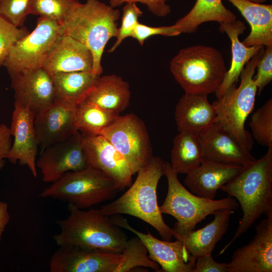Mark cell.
I'll return each instance as SVG.
<instances>
[{
	"mask_svg": "<svg viewBox=\"0 0 272 272\" xmlns=\"http://www.w3.org/2000/svg\"><path fill=\"white\" fill-rule=\"evenodd\" d=\"M10 220L8 211V205L4 201L0 200V242L3 234Z\"/></svg>",
	"mask_w": 272,
	"mask_h": 272,
	"instance_id": "42",
	"label": "cell"
},
{
	"mask_svg": "<svg viewBox=\"0 0 272 272\" xmlns=\"http://www.w3.org/2000/svg\"><path fill=\"white\" fill-rule=\"evenodd\" d=\"M247 1H250L254 3H256L262 4L263 3L266 2L267 0H247Z\"/></svg>",
	"mask_w": 272,
	"mask_h": 272,
	"instance_id": "43",
	"label": "cell"
},
{
	"mask_svg": "<svg viewBox=\"0 0 272 272\" xmlns=\"http://www.w3.org/2000/svg\"><path fill=\"white\" fill-rule=\"evenodd\" d=\"M249 125L251 135L259 144L272 147V99H269L252 115Z\"/></svg>",
	"mask_w": 272,
	"mask_h": 272,
	"instance_id": "33",
	"label": "cell"
},
{
	"mask_svg": "<svg viewBox=\"0 0 272 272\" xmlns=\"http://www.w3.org/2000/svg\"><path fill=\"white\" fill-rule=\"evenodd\" d=\"M100 76L92 71L55 74L51 77L56 98L78 105L86 99Z\"/></svg>",
	"mask_w": 272,
	"mask_h": 272,
	"instance_id": "28",
	"label": "cell"
},
{
	"mask_svg": "<svg viewBox=\"0 0 272 272\" xmlns=\"http://www.w3.org/2000/svg\"><path fill=\"white\" fill-rule=\"evenodd\" d=\"M173 142L170 163L172 169L177 174L190 173L203 160L199 135L191 132L180 131Z\"/></svg>",
	"mask_w": 272,
	"mask_h": 272,
	"instance_id": "29",
	"label": "cell"
},
{
	"mask_svg": "<svg viewBox=\"0 0 272 272\" xmlns=\"http://www.w3.org/2000/svg\"><path fill=\"white\" fill-rule=\"evenodd\" d=\"M220 189L238 201L243 216L233 237L219 255L225 252L260 217L272 215V147Z\"/></svg>",
	"mask_w": 272,
	"mask_h": 272,
	"instance_id": "1",
	"label": "cell"
},
{
	"mask_svg": "<svg viewBox=\"0 0 272 272\" xmlns=\"http://www.w3.org/2000/svg\"><path fill=\"white\" fill-rule=\"evenodd\" d=\"M234 211L222 210L214 214V219L205 227L192 230L183 236L181 241L196 259L200 255L212 252L227 231L231 215Z\"/></svg>",
	"mask_w": 272,
	"mask_h": 272,
	"instance_id": "25",
	"label": "cell"
},
{
	"mask_svg": "<svg viewBox=\"0 0 272 272\" xmlns=\"http://www.w3.org/2000/svg\"><path fill=\"white\" fill-rule=\"evenodd\" d=\"M119 115L84 100L77 106L78 130L85 136L101 135Z\"/></svg>",
	"mask_w": 272,
	"mask_h": 272,
	"instance_id": "30",
	"label": "cell"
},
{
	"mask_svg": "<svg viewBox=\"0 0 272 272\" xmlns=\"http://www.w3.org/2000/svg\"><path fill=\"white\" fill-rule=\"evenodd\" d=\"M30 0H0V16L17 27L23 26L29 15Z\"/></svg>",
	"mask_w": 272,
	"mask_h": 272,
	"instance_id": "36",
	"label": "cell"
},
{
	"mask_svg": "<svg viewBox=\"0 0 272 272\" xmlns=\"http://www.w3.org/2000/svg\"><path fill=\"white\" fill-rule=\"evenodd\" d=\"M165 161L152 156L149 163L138 172L134 182L120 196L101 207L99 211L106 216L129 215L154 227L163 240L171 241L177 236L163 220L157 199V187L164 175Z\"/></svg>",
	"mask_w": 272,
	"mask_h": 272,
	"instance_id": "2",
	"label": "cell"
},
{
	"mask_svg": "<svg viewBox=\"0 0 272 272\" xmlns=\"http://www.w3.org/2000/svg\"><path fill=\"white\" fill-rule=\"evenodd\" d=\"M86 159L90 165L113 180L120 190L131 184L132 171L123 156L102 135H83Z\"/></svg>",
	"mask_w": 272,
	"mask_h": 272,
	"instance_id": "18",
	"label": "cell"
},
{
	"mask_svg": "<svg viewBox=\"0 0 272 272\" xmlns=\"http://www.w3.org/2000/svg\"><path fill=\"white\" fill-rule=\"evenodd\" d=\"M244 167L203 160L184 180L190 192L199 196L214 199L219 189L239 174Z\"/></svg>",
	"mask_w": 272,
	"mask_h": 272,
	"instance_id": "21",
	"label": "cell"
},
{
	"mask_svg": "<svg viewBox=\"0 0 272 272\" xmlns=\"http://www.w3.org/2000/svg\"><path fill=\"white\" fill-rule=\"evenodd\" d=\"M169 68L185 93L206 95L218 91L227 71L221 52L203 45L181 49Z\"/></svg>",
	"mask_w": 272,
	"mask_h": 272,
	"instance_id": "5",
	"label": "cell"
},
{
	"mask_svg": "<svg viewBox=\"0 0 272 272\" xmlns=\"http://www.w3.org/2000/svg\"><path fill=\"white\" fill-rule=\"evenodd\" d=\"M256 233L247 244L234 252L227 272L272 271V215L256 227Z\"/></svg>",
	"mask_w": 272,
	"mask_h": 272,
	"instance_id": "15",
	"label": "cell"
},
{
	"mask_svg": "<svg viewBox=\"0 0 272 272\" xmlns=\"http://www.w3.org/2000/svg\"><path fill=\"white\" fill-rule=\"evenodd\" d=\"M180 34V33L174 25L152 27L139 22L132 32L131 37L137 40L141 45H143L146 40L153 36H175Z\"/></svg>",
	"mask_w": 272,
	"mask_h": 272,
	"instance_id": "38",
	"label": "cell"
},
{
	"mask_svg": "<svg viewBox=\"0 0 272 272\" xmlns=\"http://www.w3.org/2000/svg\"><path fill=\"white\" fill-rule=\"evenodd\" d=\"M69 214L56 221L60 232L53 238L58 246L121 253L127 239L108 216L99 209L68 205Z\"/></svg>",
	"mask_w": 272,
	"mask_h": 272,
	"instance_id": "3",
	"label": "cell"
},
{
	"mask_svg": "<svg viewBox=\"0 0 272 272\" xmlns=\"http://www.w3.org/2000/svg\"><path fill=\"white\" fill-rule=\"evenodd\" d=\"M59 34L60 25L56 22L39 17L34 30L12 46L3 63L10 77L41 67L47 51Z\"/></svg>",
	"mask_w": 272,
	"mask_h": 272,
	"instance_id": "10",
	"label": "cell"
},
{
	"mask_svg": "<svg viewBox=\"0 0 272 272\" xmlns=\"http://www.w3.org/2000/svg\"><path fill=\"white\" fill-rule=\"evenodd\" d=\"M249 24L251 31L242 43L246 46H272V5L247 0H228Z\"/></svg>",
	"mask_w": 272,
	"mask_h": 272,
	"instance_id": "24",
	"label": "cell"
},
{
	"mask_svg": "<svg viewBox=\"0 0 272 272\" xmlns=\"http://www.w3.org/2000/svg\"><path fill=\"white\" fill-rule=\"evenodd\" d=\"M111 219L115 226L131 232L140 239L148 250L149 258L161 267L159 271L193 272L196 259L181 240H160L149 231L144 233L135 229L125 219L116 216Z\"/></svg>",
	"mask_w": 272,
	"mask_h": 272,
	"instance_id": "12",
	"label": "cell"
},
{
	"mask_svg": "<svg viewBox=\"0 0 272 272\" xmlns=\"http://www.w3.org/2000/svg\"><path fill=\"white\" fill-rule=\"evenodd\" d=\"M256 68L257 74L253 77V80L257 87V93L260 95L265 86L272 80V46H266Z\"/></svg>",
	"mask_w": 272,
	"mask_h": 272,
	"instance_id": "37",
	"label": "cell"
},
{
	"mask_svg": "<svg viewBox=\"0 0 272 272\" xmlns=\"http://www.w3.org/2000/svg\"><path fill=\"white\" fill-rule=\"evenodd\" d=\"M123 156L133 175L152 157V148L144 121L133 113L120 115L101 134Z\"/></svg>",
	"mask_w": 272,
	"mask_h": 272,
	"instance_id": "9",
	"label": "cell"
},
{
	"mask_svg": "<svg viewBox=\"0 0 272 272\" xmlns=\"http://www.w3.org/2000/svg\"><path fill=\"white\" fill-rule=\"evenodd\" d=\"M11 78L14 103L35 114L47 107L56 99L52 77L41 67L22 72Z\"/></svg>",
	"mask_w": 272,
	"mask_h": 272,
	"instance_id": "17",
	"label": "cell"
},
{
	"mask_svg": "<svg viewBox=\"0 0 272 272\" xmlns=\"http://www.w3.org/2000/svg\"><path fill=\"white\" fill-rule=\"evenodd\" d=\"M118 9L99 0L80 3L60 25V34L67 35L85 45L93 57V72L101 75V59L105 47L118 34Z\"/></svg>",
	"mask_w": 272,
	"mask_h": 272,
	"instance_id": "4",
	"label": "cell"
},
{
	"mask_svg": "<svg viewBox=\"0 0 272 272\" xmlns=\"http://www.w3.org/2000/svg\"><path fill=\"white\" fill-rule=\"evenodd\" d=\"M227 263L215 261L209 253L196 258L193 272H227Z\"/></svg>",
	"mask_w": 272,
	"mask_h": 272,
	"instance_id": "40",
	"label": "cell"
},
{
	"mask_svg": "<svg viewBox=\"0 0 272 272\" xmlns=\"http://www.w3.org/2000/svg\"><path fill=\"white\" fill-rule=\"evenodd\" d=\"M143 14V12L137 6L135 3H126L122 8L121 24L118 28V34L112 46L109 49V52H113L121 44L122 41L128 37H131L132 32L139 18Z\"/></svg>",
	"mask_w": 272,
	"mask_h": 272,
	"instance_id": "35",
	"label": "cell"
},
{
	"mask_svg": "<svg viewBox=\"0 0 272 272\" xmlns=\"http://www.w3.org/2000/svg\"><path fill=\"white\" fill-rule=\"evenodd\" d=\"M263 51L262 47L247 62L240 74L239 86L237 87V84L232 85L212 103L216 111L215 122L230 133L249 151L252 147L253 141L244 125L254 107L257 90L253 77Z\"/></svg>",
	"mask_w": 272,
	"mask_h": 272,
	"instance_id": "7",
	"label": "cell"
},
{
	"mask_svg": "<svg viewBox=\"0 0 272 272\" xmlns=\"http://www.w3.org/2000/svg\"><path fill=\"white\" fill-rule=\"evenodd\" d=\"M121 253L122 257L116 272L131 271L138 267L160 270L159 265L149 258L146 247L137 236L126 241Z\"/></svg>",
	"mask_w": 272,
	"mask_h": 272,
	"instance_id": "31",
	"label": "cell"
},
{
	"mask_svg": "<svg viewBox=\"0 0 272 272\" xmlns=\"http://www.w3.org/2000/svg\"><path fill=\"white\" fill-rule=\"evenodd\" d=\"M118 190L119 187L113 180L88 165L84 169L66 173L39 196L67 202L84 209L111 199Z\"/></svg>",
	"mask_w": 272,
	"mask_h": 272,
	"instance_id": "8",
	"label": "cell"
},
{
	"mask_svg": "<svg viewBox=\"0 0 272 272\" xmlns=\"http://www.w3.org/2000/svg\"><path fill=\"white\" fill-rule=\"evenodd\" d=\"M169 0H109L110 6L116 8L121 6L124 3H140L146 5L148 10L154 15L164 17L171 13L169 5L166 4Z\"/></svg>",
	"mask_w": 272,
	"mask_h": 272,
	"instance_id": "39",
	"label": "cell"
},
{
	"mask_svg": "<svg viewBox=\"0 0 272 272\" xmlns=\"http://www.w3.org/2000/svg\"><path fill=\"white\" fill-rule=\"evenodd\" d=\"M121 253L59 246L49 262L50 272H116Z\"/></svg>",
	"mask_w": 272,
	"mask_h": 272,
	"instance_id": "14",
	"label": "cell"
},
{
	"mask_svg": "<svg viewBox=\"0 0 272 272\" xmlns=\"http://www.w3.org/2000/svg\"><path fill=\"white\" fill-rule=\"evenodd\" d=\"M80 3L79 0H30L29 14L52 20L61 25Z\"/></svg>",
	"mask_w": 272,
	"mask_h": 272,
	"instance_id": "32",
	"label": "cell"
},
{
	"mask_svg": "<svg viewBox=\"0 0 272 272\" xmlns=\"http://www.w3.org/2000/svg\"><path fill=\"white\" fill-rule=\"evenodd\" d=\"M203 160L246 167L256 159L228 131L215 122L198 134Z\"/></svg>",
	"mask_w": 272,
	"mask_h": 272,
	"instance_id": "20",
	"label": "cell"
},
{
	"mask_svg": "<svg viewBox=\"0 0 272 272\" xmlns=\"http://www.w3.org/2000/svg\"><path fill=\"white\" fill-rule=\"evenodd\" d=\"M208 95L185 93L177 102L175 119L177 130L200 134L216 121V111Z\"/></svg>",
	"mask_w": 272,
	"mask_h": 272,
	"instance_id": "22",
	"label": "cell"
},
{
	"mask_svg": "<svg viewBox=\"0 0 272 272\" xmlns=\"http://www.w3.org/2000/svg\"><path fill=\"white\" fill-rule=\"evenodd\" d=\"M41 67L51 76L58 73L93 72V57L85 45L59 34L47 51Z\"/></svg>",
	"mask_w": 272,
	"mask_h": 272,
	"instance_id": "19",
	"label": "cell"
},
{
	"mask_svg": "<svg viewBox=\"0 0 272 272\" xmlns=\"http://www.w3.org/2000/svg\"><path fill=\"white\" fill-rule=\"evenodd\" d=\"M10 127L6 124H0V171L5 164V159L8 155L13 144Z\"/></svg>",
	"mask_w": 272,
	"mask_h": 272,
	"instance_id": "41",
	"label": "cell"
},
{
	"mask_svg": "<svg viewBox=\"0 0 272 272\" xmlns=\"http://www.w3.org/2000/svg\"><path fill=\"white\" fill-rule=\"evenodd\" d=\"M164 175L167 178L168 191L160 210L162 214L170 215L176 220L172 229L178 240H181L183 236L194 230L196 225L207 216L222 210L235 211L238 208V202L233 197L211 199L188 191L167 162H165Z\"/></svg>",
	"mask_w": 272,
	"mask_h": 272,
	"instance_id": "6",
	"label": "cell"
},
{
	"mask_svg": "<svg viewBox=\"0 0 272 272\" xmlns=\"http://www.w3.org/2000/svg\"><path fill=\"white\" fill-rule=\"evenodd\" d=\"M29 33L25 27H16L0 16V68L12 46Z\"/></svg>",
	"mask_w": 272,
	"mask_h": 272,
	"instance_id": "34",
	"label": "cell"
},
{
	"mask_svg": "<svg viewBox=\"0 0 272 272\" xmlns=\"http://www.w3.org/2000/svg\"><path fill=\"white\" fill-rule=\"evenodd\" d=\"M10 127L14 142L7 156L13 164L26 166L34 177L37 176L36 157L39 143L34 126L36 114L14 103Z\"/></svg>",
	"mask_w": 272,
	"mask_h": 272,
	"instance_id": "16",
	"label": "cell"
},
{
	"mask_svg": "<svg viewBox=\"0 0 272 272\" xmlns=\"http://www.w3.org/2000/svg\"><path fill=\"white\" fill-rule=\"evenodd\" d=\"M77 106L56 98L51 104L36 114L34 126L41 150L69 139L78 131Z\"/></svg>",
	"mask_w": 272,
	"mask_h": 272,
	"instance_id": "13",
	"label": "cell"
},
{
	"mask_svg": "<svg viewBox=\"0 0 272 272\" xmlns=\"http://www.w3.org/2000/svg\"><path fill=\"white\" fill-rule=\"evenodd\" d=\"M236 16L222 0H196L190 11L173 25L181 33H193L201 24L214 21L220 24L235 21Z\"/></svg>",
	"mask_w": 272,
	"mask_h": 272,
	"instance_id": "27",
	"label": "cell"
},
{
	"mask_svg": "<svg viewBox=\"0 0 272 272\" xmlns=\"http://www.w3.org/2000/svg\"><path fill=\"white\" fill-rule=\"evenodd\" d=\"M83 135L79 131L69 139L42 150L36 161L44 182H53L66 173L87 168Z\"/></svg>",
	"mask_w": 272,
	"mask_h": 272,
	"instance_id": "11",
	"label": "cell"
},
{
	"mask_svg": "<svg viewBox=\"0 0 272 272\" xmlns=\"http://www.w3.org/2000/svg\"><path fill=\"white\" fill-rule=\"evenodd\" d=\"M246 27L239 20L232 22L220 24V32L226 33L231 43L232 60L230 69L227 70L224 80L215 93L217 99L220 98L233 85L237 84L245 65L262 47V45H245L239 39Z\"/></svg>",
	"mask_w": 272,
	"mask_h": 272,
	"instance_id": "23",
	"label": "cell"
},
{
	"mask_svg": "<svg viewBox=\"0 0 272 272\" xmlns=\"http://www.w3.org/2000/svg\"><path fill=\"white\" fill-rule=\"evenodd\" d=\"M130 99L128 82L111 74L100 76L85 100L119 114L129 106Z\"/></svg>",
	"mask_w": 272,
	"mask_h": 272,
	"instance_id": "26",
	"label": "cell"
}]
</instances>
